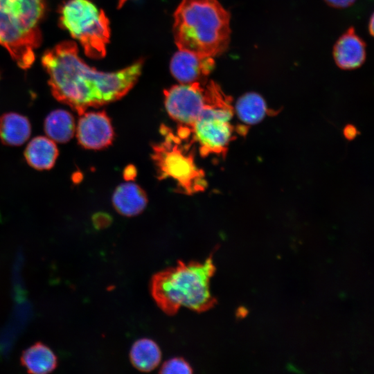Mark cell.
Returning <instances> with one entry per match:
<instances>
[{"label": "cell", "instance_id": "obj_1", "mask_svg": "<svg viewBox=\"0 0 374 374\" xmlns=\"http://www.w3.org/2000/svg\"><path fill=\"white\" fill-rule=\"evenodd\" d=\"M42 62L54 98L78 114L126 95L138 80L143 64L140 60L120 71H99L82 60L77 44L71 41L47 50Z\"/></svg>", "mask_w": 374, "mask_h": 374}, {"label": "cell", "instance_id": "obj_2", "mask_svg": "<svg viewBox=\"0 0 374 374\" xmlns=\"http://www.w3.org/2000/svg\"><path fill=\"white\" fill-rule=\"evenodd\" d=\"M179 50L214 57L230 41V14L217 0H182L174 14Z\"/></svg>", "mask_w": 374, "mask_h": 374}, {"label": "cell", "instance_id": "obj_3", "mask_svg": "<svg viewBox=\"0 0 374 374\" xmlns=\"http://www.w3.org/2000/svg\"><path fill=\"white\" fill-rule=\"evenodd\" d=\"M214 271L211 258L204 262L179 261L175 266L152 276V298L168 315L176 314L183 307L198 312L206 311L215 302L210 290V280Z\"/></svg>", "mask_w": 374, "mask_h": 374}, {"label": "cell", "instance_id": "obj_4", "mask_svg": "<svg viewBox=\"0 0 374 374\" xmlns=\"http://www.w3.org/2000/svg\"><path fill=\"white\" fill-rule=\"evenodd\" d=\"M44 8V0H0V44L23 69L33 64L40 45Z\"/></svg>", "mask_w": 374, "mask_h": 374}, {"label": "cell", "instance_id": "obj_5", "mask_svg": "<svg viewBox=\"0 0 374 374\" xmlns=\"http://www.w3.org/2000/svg\"><path fill=\"white\" fill-rule=\"evenodd\" d=\"M162 141L152 145V159L158 179H170L175 183L177 189L186 195H193L204 190L207 182L202 169L195 161L190 143H184L186 139L175 134L163 126Z\"/></svg>", "mask_w": 374, "mask_h": 374}, {"label": "cell", "instance_id": "obj_6", "mask_svg": "<svg viewBox=\"0 0 374 374\" xmlns=\"http://www.w3.org/2000/svg\"><path fill=\"white\" fill-rule=\"evenodd\" d=\"M60 22L80 42L88 57L99 59L105 55L110 28L103 10L89 0H69L60 10Z\"/></svg>", "mask_w": 374, "mask_h": 374}, {"label": "cell", "instance_id": "obj_7", "mask_svg": "<svg viewBox=\"0 0 374 374\" xmlns=\"http://www.w3.org/2000/svg\"><path fill=\"white\" fill-rule=\"evenodd\" d=\"M233 110L222 92L203 110L190 128L191 141L197 143L202 156L226 150L233 135Z\"/></svg>", "mask_w": 374, "mask_h": 374}, {"label": "cell", "instance_id": "obj_8", "mask_svg": "<svg viewBox=\"0 0 374 374\" xmlns=\"http://www.w3.org/2000/svg\"><path fill=\"white\" fill-rule=\"evenodd\" d=\"M222 92L213 81L174 85L164 91V105L170 117L190 129L203 110Z\"/></svg>", "mask_w": 374, "mask_h": 374}, {"label": "cell", "instance_id": "obj_9", "mask_svg": "<svg viewBox=\"0 0 374 374\" xmlns=\"http://www.w3.org/2000/svg\"><path fill=\"white\" fill-rule=\"evenodd\" d=\"M79 115L75 132L80 145L89 150H101L112 144L114 129L105 112L87 110Z\"/></svg>", "mask_w": 374, "mask_h": 374}, {"label": "cell", "instance_id": "obj_10", "mask_svg": "<svg viewBox=\"0 0 374 374\" xmlns=\"http://www.w3.org/2000/svg\"><path fill=\"white\" fill-rule=\"evenodd\" d=\"M214 65L213 57L179 50L171 59L170 69L175 79L187 84L202 82L213 71Z\"/></svg>", "mask_w": 374, "mask_h": 374}, {"label": "cell", "instance_id": "obj_11", "mask_svg": "<svg viewBox=\"0 0 374 374\" xmlns=\"http://www.w3.org/2000/svg\"><path fill=\"white\" fill-rule=\"evenodd\" d=\"M333 55L337 65L342 69H354L360 66L366 58L365 44L350 28L337 41Z\"/></svg>", "mask_w": 374, "mask_h": 374}, {"label": "cell", "instance_id": "obj_12", "mask_svg": "<svg viewBox=\"0 0 374 374\" xmlns=\"http://www.w3.org/2000/svg\"><path fill=\"white\" fill-rule=\"evenodd\" d=\"M112 202L120 214L132 217L141 213L145 209L148 199L145 191L139 185L126 182L116 188Z\"/></svg>", "mask_w": 374, "mask_h": 374}, {"label": "cell", "instance_id": "obj_13", "mask_svg": "<svg viewBox=\"0 0 374 374\" xmlns=\"http://www.w3.org/2000/svg\"><path fill=\"white\" fill-rule=\"evenodd\" d=\"M59 154L55 142L47 136H38L31 139L24 150L27 163L39 170H50Z\"/></svg>", "mask_w": 374, "mask_h": 374}, {"label": "cell", "instance_id": "obj_14", "mask_svg": "<svg viewBox=\"0 0 374 374\" xmlns=\"http://www.w3.org/2000/svg\"><path fill=\"white\" fill-rule=\"evenodd\" d=\"M31 134V125L27 117L15 112L0 116V140L6 145L24 144Z\"/></svg>", "mask_w": 374, "mask_h": 374}, {"label": "cell", "instance_id": "obj_15", "mask_svg": "<svg viewBox=\"0 0 374 374\" xmlns=\"http://www.w3.org/2000/svg\"><path fill=\"white\" fill-rule=\"evenodd\" d=\"M20 361L28 373L34 374L51 373L57 365L54 352L42 342H37L24 350Z\"/></svg>", "mask_w": 374, "mask_h": 374}, {"label": "cell", "instance_id": "obj_16", "mask_svg": "<svg viewBox=\"0 0 374 374\" xmlns=\"http://www.w3.org/2000/svg\"><path fill=\"white\" fill-rule=\"evenodd\" d=\"M233 114L243 125H255L262 122L268 114L264 98L256 92H247L236 101Z\"/></svg>", "mask_w": 374, "mask_h": 374}, {"label": "cell", "instance_id": "obj_17", "mask_svg": "<svg viewBox=\"0 0 374 374\" xmlns=\"http://www.w3.org/2000/svg\"><path fill=\"white\" fill-rule=\"evenodd\" d=\"M73 116L65 109H55L46 117L44 123V132L55 142L64 143L69 141L75 132Z\"/></svg>", "mask_w": 374, "mask_h": 374}, {"label": "cell", "instance_id": "obj_18", "mask_svg": "<svg viewBox=\"0 0 374 374\" xmlns=\"http://www.w3.org/2000/svg\"><path fill=\"white\" fill-rule=\"evenodd\" d=\"M130 359L136 369L149 372L159 364L161 351L155 341L148 338H143L133 344L130 349Z\"/></svg>", "mask_w": 374, "mask_h": 374}, {"label": "cell", "instance_id": "obj_19", "mask_svg": "<svg viewBox=\"0 0 374 374\" xmlns=\"http://www.w3.org/2000/svg\"><path fill=\"white\" fill-rule=\"evenodd\" d=\"M161 373H191L193 369L190 365L184 359L174 357L165 362L161 367Z\"/></svg>", "mask_w": 374, "mask_h": 374}, {"label": "cell", "instance_id": "obj_20", "mask_svg": "<svg viewBox=\"0 0 374 374\" xmlns=\"http://www.w3.org/2000/svg\"><path fill=\"white\" fill-rule=\"evenodd\" d=\"M328 4L335 8H347L351 6L355 0H325Z\"/></svg>", "mask_w": 374, "mask_h": 374}, {"label": "cell", "instance_id": "obj_21", "mask_svg": "<svg viewBox=\"0 0 374 374\" xmlns=\"http://www.w3.org/2000/svg\"><path fill=\"white\" fill-rule=\"evenodd\" d=\"M108 217L104 215H96V217H93L94 224L98 228H102L108 224Z\"/></svg>", "mask_w": 374, "mask_h": 374}, {"label": "cell", "instance_id": "obj_22", "mask_svg": "<svg viewBox=\"0 0 374 374\" xmlns=\"http://www.w3.org/2000/svg\"><path fill=\"white\" fill-rule=\"evenodd\" d=\"M373 16L372 15L371 17V19H370V21H369V26H368V29H369V32L371 34V35H373Z\"/></svg>", "mask_w": 374, "mask_h": 374}]
</instances>
